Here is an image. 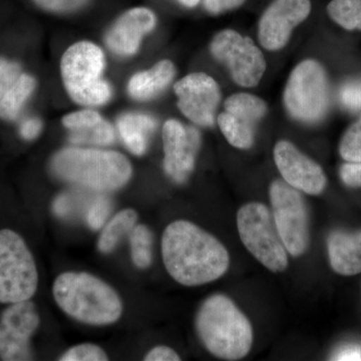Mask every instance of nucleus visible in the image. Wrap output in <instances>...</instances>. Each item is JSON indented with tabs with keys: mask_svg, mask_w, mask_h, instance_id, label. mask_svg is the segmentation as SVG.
Here are the masks:
<instances>
[{
	"mask_svg": "<svg viewBox=\"0 0 361 361\" xmlns=\"http://www.w3.org/2000/svg\"><path fill=\"white\" fill-rule=\"evenodd\" d=\"M52 295L66 315L85 324L111 325L123 315V301L118 292L90 273H61L52 285Z\"/></svg>",
	"mask_w": 361,
	"mask_h": 361,
	"instance_id": "nucleus-2",
	"label": "nucleus"
},
{
	"mask_svg": "<svg viewBox=\"0 0 361 361\" xmlns=\"http://www.w3.org/2000/svg\"><path fill=\"white\" fill-rule=\"evenodd\" d=\"M35 85L37 82L32 75L21 73L0 102V118L6 121L18 118L25 102L35 90Z\"/></svg>",
	"mask_w": 361,
	"mask_h": 361,
	"instance_id": "nucleus-22",
	"label": "nucleus"
},
{
	"mask_svg": "<svg viewBox=\"0 0 361 361\" xmlns=\"http://www.w3.org/2000/svg\"><path fill=\"white\" fill-rule=\"evenodd\" d=\"M40 324L35 304L11 303L0 316V358L6 361L32 360L30 341Z\"/></svg>",
	"mask_w": 361,
	"mask_h": 361,
	"instance_id": "nucleus-11",
	"label": "nucleus"
},
{
	"mask_svg": "<svg viewBox=\"0 0 361 361\" xmlns=\"http://www.w3.org/2000/svg\"><path fill=\"white\" fill-rule=\"evenodd\" d=\"M339 175L342 182L348 187L361 188V161L360 163H348L341 166Z\"/></svg>",
	"mask_w": 361,
	"mask_h": 361,
	"instance_id": "nucleus-32",
	"label": "nucleus"
},
{
	"mask_svg": "<svg viewBox=\"0 0 361 361\" xmlns=\"http://www.w3.org/2000/svg\"><path fill=\"white\" fill-rule=\"evenodd\" d=\"M329 78L318 61L306 59L292 71L284 92L285 106L292 118L319 122L329 111Z\"/></svg>",
	"mask_w": 361,
	"mask_h": 361,
	"instance_id": "nucleus-8",
	"label": "nucleus"
},
{
	"mask_svg": "<svg viewBox=\"0 0 361 361\" xmlns=\"http://www.w3.org/2000/svg\"><path fill=\"white\" fill-rule=\"evenodd\" d=\"M61 361H106L109 356L101 346L94 343H82L68 348L59 358Z\"/></svg>",
	"mask_w": 361,
	"mask_h": 361,
	"instance_id": "nucleus-27",
	"label": "nucleus"
},
{
	"mask_svg": "<svg viewBox=\"0 0 361 361\" xmlns=\"http://www.w3.org/2000/svg\"><path fill=\"white\" fill-rule=\"evenodd\" d=\"M163 142L166 174L178 184H183L193 172L200 149V134L179 121L169 120L163 127Z\"/></svg>",
	"mask_w": 361,
	"mask_h": 361,
	"instance_id": "nucleus-14",
	"label": "nucleus"
},
{
	"mask_svg": "<svg viewBox=\"0 0 361 361\" xmlns=\"http://www.w3.org/2000/svg\"><path fill=\"white\" fill-rule=\"evenodd\" d=\"M195 327L202 344L215 357L239 360L250 353L251 323L228 296L208 297L197 312Z\"/></svg>",
	"mask_w": 361,
	"mask_h": 361,
	"instance_id": "nucleus-3",
	"label": "nucleus"
},
{
	"mask_svg": "<svg viewBox=\"0 0 361 361\" xmlns=\"http://www.w3.org/2000/svg\"><path fill=\"white\" fill-rule=\"evenodd\" d=\"M153 233L146 225L135 226L130 233V256L140 269H147L153 261Z\"/></svg>",
	"mask_w": 361,
	"mask_h": 361,
	"instance_id": "nucleus-23",
	"label": "nucleus"
},
{
	"mask_svg": "<svg viewBox=\"0 0 361 361\" xmlns=\"http://www.w3.org/2000/svg\"><path fill=\"white\" fill-rule=\"evenodd\" d=\"M42 129V121L35 118H28V120L25 121L23 125H21L20 135L23 139L27 140V141H32V140H35V137H39Z\"/></svg>",
	"mask_w": 361,
	"mask_h": 361,
	"instance_id": "nucleus-35",
	"label": "nucleus"
},
{
	"mask_svg": "<svg viewBox=\"0 0 361 361\" xmlns=\"http://www.w3.org/2000/svg\"><path fill=\"white\" fill-rule=\"evenodd\" d=\"M37 286L39 272L25 240L13 230H0V303L30 300Z\"/></svg>",
	"mask_w": 361,
	"mask_h": 361,
	"instance_id": "nucleus-6",
	"label": "nucleus"
},
{
	"mask_svg": "<svg viewBox=\"0 0 361 361\" xmlns=\"http://www.w3.org/2000/svg\"><path fill=\"white\" fill-rule=\"evenodd\" d=\"M21 73V68L18 63L0 58V102Z\"/></svg>",
	"mask_w": 361,
	"mask_h": 361,
	"instance_id": "nucleus-29",
	"label": "nucleus"
},
{
	"mask_svg": "<svg viewBox=\"0 0 361 361\" xmlns=\"http://www.w3.org/2000/svg\"><path fill=\"white\" fill-rule=\"evenodd\" d=\"M111 201L104 195H99L90 206L87 213V223L90 229L99 230L106 224L111 211Z\"/></svg>",
	"mask_w": 361,
	"mask_h": 361,
	"instance_id": "nucleus-28",
	"label": "nucleus"
},
{
	"mask_svg": "<svg viewBox=\"0 0 361 361\" xmlns=\"http://www.w3.org/2000/svg\"><path fill=\"white\" fill-rule=\"evenodd\" d=\"M327 13L344 30H361V0H332Z\"/></svg>",
	"mask_w": 361,
	"mask_h": 361,
	"instance_id": "nucleus-24",
	"label": "nucleus"
},
{
	"mask_svg": "<svg viewBox=\"0 0 361 361\" xmlns=\"http://www.w3.org/2000/svg\"><path fill=\"white\" fill-rule=\"evenodd\" d=\"M155 127L154 118L142 114H126L118 120V128L123 141L128 149L137 156L146 153L149 135Z\"/></svg>",
	"mask_w": 361,
	"mask_h": 361,
	"instance_id": "nucleus-20",
	"label": "nucleus"
},
{
	"mask_svg": "<svg viewBox=\"0 0 361 361\" xmlns=\"http://www.w3.org/2000/svg\"><path fill=\"white\" fill-rule=\"evenodd\" d=\"M240 239L259 262L272 272L288 266V255L269 209L262 203L246 204L237 214Z\"/></svg>",
	"mask_w": 361,
	"mask_h": 361,
	"instance_id": "nucleus-7",
	"label": "nucleus"
},
{
	"mask_svg": "<svg viewBox=\"0 0 361 361\" xmlns=\"http://www.w3.org/2000/svg\"><path fill=\"white\" fill-rule=\"evenodd\" d=\"M310 0H274L259 23V42L268 51H278L290 39L297 25L308 18Z\"/></svg>",
	"mask_w": 361,
	"mask_h": 361,
	"instance_id": "nucleus-15",
	"label": "nucleus"
},
{
	"mask_svg": "<svg viewBox=\"0 0 361 361\" xmlns=\"http://www.w3.org/2000/svg\"><path fill=\"white\" fill-rule=\"evenodd\" d=\"M51 169L61 180L99 193L126 186L133 174L123 154L99 149H61L52 159Z\"/></svg>",
	"mask_w": 361,
	"mask_h": 361,
	"instance_id": "nucleus-4",
	"label": "nucleus"
},
{
	"mask_svg": "<svg viewBox=\"0 0 361 361\" xmlns=\"http://www.w3.org/2000/svg\"><path fill=\"white\" fill-rule=\"evenodd\" d=\"M71 198L70 195H61V196H59L56 202H54V212H56V215L65 217V216L68 215L71 212Z\"/></svg>",
	"mask_w": 361,
	"mask_h": 361,
	"instance_id": "nucleus-37",
	"label": "nucleus"
},
{
	"mask_svg": "<svg viewBox=\"0 0 361 361\" xmlns=\"http://www.w3.org/2000/svg\"><path fill=\"white\" fill-rule=\"evenodd\" d=\"M156 25L153 11L137 7L123 14L106 35V44L121 56H130L139 49L142 39Z\"/></svg>",
	"mask_w": 361,
	"mask_h": 361,
	"instance_id": "nucleus-17",
	"label": "nucleus"
},
{
	"mask_svg": "<svg viewBox=\"0 0 361 361\" xmlns=\"http://www.w3.org/2000/svg\"><path fill=\"white\" fill-rule=\"evenodd\" d=\"M146 361H179L180 355L169 346L160 345L152 348L145 356Z\"/></svg>",
	"mask_w": 361,
	"mask_h": 361,
	"instance_id": "nucleus-33",
	"label": "nucleus"
},
{
	"mask_svg": "<svg viewBox=\"0 0 361 361\" xmlns=\"http://www.w3.org/2000/svg\"><path fill=\"white\" fill-rule=\"evenodd\" d=\"M175 75L172 61H159L151 70L135 73L129 82L130 96L139 101L153 99L166 89Z\"/></svg>",
	"mask_w": 361,
	"mask_h": 361,
	"instance_id": "nucleus-19",
	"label": "nucleus"
},
{
	"mask_svg": "<svg viewBox=\"0 0 361 361\" xmlns=\"http://www.w3.org/2000/svg\"><path fill=\"white\" fill-rule=\"evenodd\" d=\"M274 161L282 178L291 187L314 196L324 191L327 184L324 171L292 142L280 141L275 145Z\"/></svg>",
	"mask_w": 361,
	"mask_h": 361,
	"instance_id": "nucleus-16",
	"label": "nucleus"
},
{
	"mask_svg": "<svg viewBox=\"0 0 361 361\" xmlns=\"http://www.w3.org/2000/svg\"><path fill=\"white\" fill-rule=\"evenodd\" d=\"M334 360H361V346H344L336 351Z\"/></svg>",
	"mask_w": 361,
	"mask_h": 361,
	"instance_id": "nucleus-36",
	"label": "nucleus"
},
{
	"mask_svg": "<svg viewBox=\"0 0 361 361\" xmlns=\"http://www.w3.org/2000/svg\"><path fill=\"white\" fill-rule=\"evenodd\" d=\"M245 0H204L206 8L211 13L218 14L230 9L237 8Z\"/></svg>",
	"mask_w": 361,
	"mask_h": 361,
	"instance_id": "nucleus-34",
	"label": "nucleus"
},
{
	"mask_svg": "<svg viewBox=\"0 0 361 361\" xmlns=\"http://www.w3.org/2000/svg\"><path fill=\"white\" fill-rule=\"evenodd\" d=\"M106 66L104 51L90 42L71 45L61 59L63 85L73 101L82 106H101L111 99V89L102 78Z\"/></svg>",
	"mask_w": 361,
	"mask_h": 361,
	"instance_id": "nucleus-5",
	"label": "nucleus"
},
{
	"mask_svg": "<svg viewBox=\"0 0 361 361\" xmlns=\"http://www.w3.org/2000/svg\"><path fill=\"white\" fill-rule=\"evenodd\" d=\"M37 6L49 11L66 13L84 6L87 0H33Z\"/></svg>",
	"mask_w": 361,
	"mask_h": 361,
	"instance_id": "nucleus-31",
	"label": "nucleus"
},
{
	"mask_svg": "<svg viewBox=\"0 0 361 361\" xmlns=\"http://www.w3.org/2000/svg\"><path fill=\"white\" fill-rule=\"evenodd\" d=\"M341 104L350 111H361V82H348L341 87Z\"/></svg>",
	"mask_w": 361,
	"mask_h": 361,
	"instance_id": "nucleus-30",
	"label": "nucleus"
},
{
	"mask_svg": "<svg viewBox=\"0 0 361 361\" xmlns=\"http://www.w3.org/2000/svg\"><path fill=\"white\" fill-rule=\"evenodd\" d=\"M70 141L73 144L109 146L115 141V132L111 123L103 118L82 129L70 130Z\"/></svg>",
	"mask_w": 361,
	"mask_h": 361,
	"instance_id": "nucleus-25",
	"label": "nucleus"
},
{
	"mask_svg": "<svg viewBox=\"0 0 361 361\" xmlns=\"http://www.w3.org/2000/svg\"><path fill=\"white\" fill-rule=\"evenodd\" d=\"M161 256L170 276L188 287L215 281L230 266L229 253L219 240L186 220L175 221L166 228Z\"/></svg>",
	"mask_w": 361,
	"mask_h": 361,
	"instance_id": "nucleus-1",
	"label": "nucleus"
},
{
	"mask_svg": "<svg viewBox=\"0 0 361 361\" xmlns=\"http://www.w3.org/2000/svg\"><path fill=\"white\" fill-rule=\"evenodd\" d=\"M137 221V213L134 209H125L115 216L104 227L97 241V248L104 254L115 250L121 240L134 229Z\"/></svg>",
	"mask_w": 361,
	"mask_h": 361,
	"instance_id": "nucleus-21",
	"label": "nucleus"
},
{
	"mask_svg": "<svg viewBox=\"0 0 361 361\" xmlns=\"http://www.w3.org/2000/svg\"><path fill=\"white\" fill-rule=\"evenodd\" d=\"M224 109L218 116L217 122L226 140L235 148H251L255 140L256 123L267 111L265 102L253 94L241 92L228 97Z\"/></svg>",
	"mask_w": 361,
	"mask_h": 361,
	"instance_id": "nucleus-12",
	"label": "nucleus"
},
{
	"mask_svg": "<svg viewBox=\"0 0 361 361\" xmlns=\"http://www.w3.org/2000/svg\"><path fill=\"white\" fill-rule=\"evenodd\" d=\"M327 250L330 266L338 274L353 276L361 272V230L330 233Z\"/></svg>",
	"mask_w": 361,
	"mask_h": 361,
	"instance_id": "nucleus-18",
	"label": "nucleus"
},
{
	"mask_svg": "<svg viewBox=\"0 0 361 361\" xmlns=\"http://www.w3.org/2000/svg\"><path fill=\"white\" fill-rule=\"evenodd\" d=\"M179 1L180 2V4H184V6H186L188 7H194L199 4V1H200V0H179Z\"/></svg>",
	"mask_w": 361,
	"mask_h": 361,
	"instance_id": "nucleus-38",
	"label": "nucleus"
},
{
	"mask_svg": "<svg viewBox=\"0 0 361 361\" xmlns=\"http://www.w3.org/2000/svg\"><path fill=\"white\" fill-rule=\"evenodd\" d=\"M211 52L227 66L233 80L241 87H255L264 75L266 61L262 51L253 40L235 30L217 33L211 42Z\"/></svg>",
	"mask_w": 361,
	"mask_h": 361,
	"instance_id": "nucleus-10",
	"label": "nucleus"
},
{
	"mask_svg": "<svg viewBox=\"0 0 361 361\" xmlns=\"http://www.w3.org/2000/svg\"><path fill=\"white\" fill-rule=\"evenodd\" d=\"M174 92L179 97L178 106L183 115L203 127L213 125L221 90L212 77L204 73H191L176 82Z\"/></svg>",
	"mask_w": 361,
	"mask_h": 361,
	"instance_id": "nucleus-13",
	"label": "nucleus"
},
{
	"mask_svg": "<svg viewBox=\"0 0 361 361\" xmlns=\"http://www.w3.org/2000/svg\"><path fill=\"white\" fill-rule=\"evenodd\" d=\"M339 154L344 161L350 163L361 161V116L342 135Z\"/></svg>",
	"mask_w": 361,
	"mask_h": 361,
	"instance_id": "nucleus-26",
	"label": "nucleus"
},
{
	"mask_svg": "<svg viewBox=\"0 0 361 361\" xmlns=\"http://www.w3.org/2000/svg\"><path fill=\"white\" fill-rule=\"evenodd\" d=\"M273 219L287 252L293 257L302 255L310 245V226L305 201L299 190L276 180L270 186Z\"/></svg>",
	"mask_w": 361,
	"mask_h": 361,
	"instance_id": "nucleus-9",
	"label": "nucleus"
}]
</instances>
